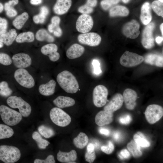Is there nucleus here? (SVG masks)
Segmentation results:
<instances>
[{"instance_id":"1","label":"nucleus","mask_w":163,"mask_h":163,"mask_svg":"<svg viewBox=\"0 0 163 163\" xmlns=\"http://www.w3.org/2000/svg\"><path fill=\"white\" fill-rule=\"evenodd\" d=\"M57 81L61 87L68 93H76L79 90L78 82L75 76L70 72L64 70L59 73Z\"/></svg>"},{"instance_id":"2","label":"nucleus","mask_w":163,"mask_h":163,"mask_svg":"<svg viewBox=\"0 0 163 163\" xmlns=\"http://www.w3.org/2000/svg\"><path fill=\"white\" fill-rule=\"evenodd\" d=\"M0 114L3 122L10 126L16 125L22 118V116L19 112L4 105L0 106Z\"/></svg>"},{"instance_id":"3","label":"nucleus","mask_w":163,"mask_h":163,"mask_svg":"<svg viewBox=\"0 0 163 163\" xmlns=\"http://www.w3.org/2000/svg\"><path fill=\"white\" fill-rule=\"evenodd\" d=\"M19 149L13 146L0 145V160L5 163H14L20 158Z\"/></svg>"},{"instance_id":"4","label":"nucleus","mask_w":163,"mask_h":163,"mask_svg":"<svg viewBox=\"0 0 163 163\" xmlns=\"http://www.w3.org/2000/svg\"><path fill=\"white\" fill-rule=\"evenodd\" d=\"M6 101L11 107L18 108L22 116L27 117L30 114L32 110L30 105L21 97L11 96L8 98Z\"/></svg>"},{"instance_id":"5","label":"nucleus","mask_w":163,"mask_h":163,"mask_svg":"<svg viewBox=\"0 0 163 163\" xmlns=\"http://www.w3.org/2000/svg\"><path fill=\"white\" fill-rule=\"evenodd\" d=\"M50 116L52 121L56 125L65 127L70 123L71 119L70 116L61 108L54 107L51 109Z\"/></svg>"},{"instance_id":"6","label":"nucleus","mask_w":163,"mask_h":163,"mask_svg":"<svg viewBox=\"0 0 163 163\" xmlns=\"http://www.w3.org/2000/svg\"><path fill=\"white\" fill-rule=\"evenodd\" d=\"M143 61L144 57L142 56L127 51L120 57V62L124 67H131L140 65Z\"/></svg>"},{"instance_id":"7","label":"nucleus","mask_w":163,"mask_h":163,"mask_svg":"<svg viewBox=\"0 0 163 163\" xmlns=\"http://www.w3.org/2000/svg\"><path fill=\"white\" fill-rule=\"evenodd\" d=\"M14 76L16 81L23 87L31 88L34 86L35 81L33 77L24 68L16 70Z\"/></svg>"},{"instance_id":"8","label":"nucleus","mask_w":163,"mask_h":163,"mask_svg":"<svg viewBox=\"0 0 163 163\" xmlns=\"http://www.w3.org/2000/svg\"><path fill=\"white\" fill-rule=\"evenodd\" d=\"M108 92L104 86L99 85L94 88L93 93V101L94 104L98 107L104 106L107 101Z\"/></svg>"},{"instance_id":"9","label":"nucleus","mask_w":163,"mask_h":163,"mask_svg":"<svg viewBox=\"0 0 163 163\" xmlns=\"http://www.w3.org/2000/svg\"><path fill=\"white\" fill-rule=\"evenodd\" d=\"M145 115L148 122L151 124L159 120L163 115V109L161 106L155 104L150 105L147 107Z\"/></svg>"},{"instance_id":"10","label":"nucleus","mask_w":163,"mask_h":163,"mask_svg":"<svg viewBox=\"0 0 163 163\" xmlns=\"http://www.w3.org/2000/svg\"><path fill=\"white\" fill-rule=\"evenodd\" d=\"M94 22L92 17L88 14H82L77 20V30L82 34L88 32L92 28Z\"/></svg>"},{"instance_id":"11","label":"nucleus","mask_w":163,"mask_h":163,"mask_svg":"<svg viewBox=\"0 0 163 163\" xmlns=\"http://www.w3.org/2000/svg\"><path fill=\"white\" fill-rule=\"evenodd\" d=\"M155 27L154 23L151 22L147 24L143 30L141 42L146 49H151L155 45L153 32Z\"/></svg>"},{"instance_id":"12","label":"nucleus","mask_w":163,"mask_h":163,"mask_svg":"<svg viewBox=\"0 0 163 163\" xmlns=\"http://www.w3.org/2000/svg\"><path fill=\"white\" fill-rule=\"evenodd\" d=\"M78 41L81 44L90 46L98 45L101 42V37L95 32H87L80 34L78 37Z\"/></svg>"},{"instance_id":"13","label":"nucleus","mask_w":163,"mask_h":163,"mask_svg":"<svg viewBox=\"0 0 163 163\" xmlns=\"http://www.w3.org/2000/svg\"><path fill=\"white\" fill-rule=\"evenodd\" d=\"M140 25L135 20L126 23L123 28V34L126 37L131 39L137 38L140 34Z\"/></svg>"},{"instance_id":"14","label":"nucleus","mask_w":163,"mask_h":163,"mask_svg":"<svg viewBox=\"0 0 163 163\" xmlns=\"http://www.w3.org/2000/svg\"><path fill=\"white\" fill-rule=\"evenodd\" d=\"M14 66L18 69L24 68L30 66L31 59L30 56L24 53H19L14 55L12 58Z\"/></svg>"},{"instance_id":"15","label":"nucleus","mask_w":163,"mask_h":163,"mask_svg":"<svg viewBox=\"0 0 163 163\" xmlns=\"http://www.w3.org/2000/svg\"><path fill=\"white\" fill-rule=\"evenodd\" d=\"M123 96L126 108L129 110L133 109L136 105V92L131 89L126 88L124 91Z\"/></svg>"},{"instance_id":"16","label":"nucleus","mask_w":163,"mask_h":163,"mask_svg":"<svg viewBox=\"0 0 163 163\" xmlns=\"http://www.w3.org/2000/svg\"><path fill=\"white\" fill-rule=\"evenodd\" d=\"M123 101V95L120 93H117L113 96L108 103L104 106V110L113 113L122 107Z\"/></svg>"},{"instance_id":"17","label":"nucleus","mask_w":163,"mask_h":163,"mask_svg":"<svg viewBox=\"0 0 163 163\" xmlns=\"http://www.w3.org/2000/svg\"><path fill=\"white\" fill-rule=\"evenodd\" d=\"M58 49V46L56 44L50 43L43 46L41 48V51L43 55L48 56L50 60L55 62L60 57V54L57 52Z\"/></svg>"},{"instance_id":"18","label":"nucleus","mask_w":163,"mask_h":163,"mask_svg":"<svg viewBox=\"0 0 163 163\" xmlns=\"http://www.w3.org/2000/svg\"><path fill=\"white\" fill-rule=\"evenodd\" d=\"M113 113L104 110L100 111L95 116V121L96 123L99 126L107 125L113 120Z\"/></svg>"},{"instance_id":"19","label":"nucleus","mask_w":163,"mask_h":163,"mask_svg":"<svg viewBox=\"0 0 163 163\" xmlns=\"http://www.w3.org/2000/svg\"><path fill=\"white\" fill-rule=\"evenodd\" d=\"M72 4V0H57L53 7V11L58 15L64 14L68 11Z\"/></svg>"},{"instance_id":"20","label":"nucleus","mask_w":163,"mask_h":163,"mask_svg":"<svg viewBox=\"0 0 163 163\" xmlns=\"http://www.w3.org/2000/svg\"><path fill=\"white\" fill-rule=\"evenodd\" d=\"M152 18L151 5L149 2H146L143 4L141 7L140 20L143 24L147 25L150 23Z\"/></svg>"},{"instance_id":"21","label":"nucleus","mask_w":163,"mask_h":163,"mask_svg":"<svg viewBox=\"0 0 163 163\" xmlns=\"http://www.w3.org/2000/svg\"><path fill=\"white\" fill-rule=\"evenodd\" d=\"M77 158V153L74 150L68 152H62L59 150L57 155L58 160L62 163H75L74 161Z\"/></svg>"},{"instance_id":"22","label":"nucleus","mask_w":163,"mask_h":163,"mask_svg":"<svg viewBox=\"0 0 163 163\" xmlns=\"http://www.w3.org/2000/svg\"><path fill=\"white\" fill-rule=\"evenodd\" d=\"M85 48L82 46L74 43L67 50L66 56L69 59H73L81 56L84 53Z\"/></svg>"},{"instance_id":"23","label":"nucleus","mask_w":163,"mask_h":163,"mask_svg":"<svg viewBox=\"0 0 163 163\" xmlns=\"http://www.w3.org/2000/svg\"><path fill=\"white\" fill-rule=\"evenodd\" d=\"M145 63L158 67L163 66V57L161 55L150 53L146 55L144 57V61Z\"/></svg>"},{"instance_id":"24","label":"nucleus","mask_w":163,"mask_h":163,"mask_svg":"<svg viewBox=\"0 0 163 163\" xmlns=\"http://www.w3.org/2000/svg\"><path fill=\"white\" fill-rule=\"evenodd\" d=\"M61 20L58 16H54L51 19V23L48 26V29L49 32L53 33L55 36L61 37L62 34V30L59 26Z\"/></svg>"},{"instance_id":"25","label":"nucleus","mask_w":163,"mask_h":163,"mask_svg":"<svg viewBox=\"0 0 163 163\" xmlns=\"http://www.w3.org/2000/svg\"><path fill=\"white\" fill-rule=\"evenodd\" d=\"M53 102L56 106L60 108L72 106L75 103V100L72 98L63 96H58Z\"/></svg>"},{"instance_id":"26","label":"nucleus","mask_w":163,"mask_h":163,"mask_svg":"<svg viewBox=\"0 0 163 163\" xmlns=\"http://www.w3.org/2000/svg\"><path fill=\"white\" fill-rule=\"evenodd\" d=\"M56 82L53 79L46 84L40 85L39 88V91L42 95L49 96L53 95L55 92Z\"/></svg>"},{"instance_id":"27","label":"nucleus","mask_w":163,"mask_h":163,"mask_svg":"<svg viewBox=\"0 0 163 163\" xmlns=\"http://www.w3.org/2000/svg\"><path fill=\"white\" fill-rule=\"evenodd\" d=\"M17 36L16 30L14 29L10 30L8 32L0 36V40L7 46L12 44Z\"/></svg>"},{"instance_id":"28","label":"nucleus","mask_w":163,"mask_h":163,"mask_svg":"<svg viewBox=\"0 0 163 163\" xmlns=\"http://www.w3.org/2000/svg\"><path fill=\"white\" fill-rule=\"evenodd\" d=\"M109 12V15L111 17L117 16L125 17L129 14V11L127 8L125 6L118 5L111 8Z\"/></svg>"},{"instance_id":"29","label":"nucleus","mask_w":163,"mask_h":163,"mask_svg":"<svg viewBox=\"0 0 163 163\" xmlns=\"http://www.w3.org/2000/svg\"><path fill=\"white\" fill-rule=\"evenodd\" d=\"M88 141L87 136L85 133L81 132L73 139V142L76 148L82 149L87 145Z\"/></svg>"},{"instance_id":"30","label":"nucleus","mask_w":163,"mask_h":163,"mask_svg":"<svg viewBox=\"0 0 163 163\" xmlns=\"http://www.w3.org/2000/svg\"><path fill=\"white\" fill-rule=\"evenodd\" d=\"M35 37L36 39L39 41H46L48 42H53L54 41V38L46 30L44 29L39 30L37 32Z\"/></svg>"},{"instance_id":"31","label":"nucleus","mask_w":163,"mask_h":163,"mask_svg":"<svg viewBox=\"0 0 163 163\" xmlns=\"http://www.w3.org/2000/svg\"><path fill=\"white\" fill-rule=\"evenodd\" d=\"M34 39V35L33 32L27 31L21 33L17 36L15 40L18 43H30Z\"/></svg>"},{"instance_id":"32","label":"nucleus","mask_w":163,"mask_h":163,"mask_svg":"<svg viewBox=\"0 0 163 163\" xmlns=\"http://www.w3.org/2000/svg\"><path fill=\"white\" fill-rule=\"evenodd\" d=\"M49 13V10L47 7L45 6H42L40 8V13L33 17L34 21L36 24L44 23Z\"/></svg>"},{"instance_id":"33","label":"nucleus","mask_w":163,"mask_h":163,"mask_svg":"<svg viewBox=\"0 0 163 163\" xmlns=\"http://www.w3.org/2000/svg\"><path fill=\"white\" fill-rule=\"evenodd\" d=\"M29 15L27 12L23 13L15 18L12 22V24L16 29H20L23 27Z\"/></svg>"},{"instance_id":"34","label":"nucleus","mask_w":163,"mask_h":163,"mask_svg":"<svg viewBox=\"0 0 163 163\" xmlns=\"http://www.w3.org/2000/svg\"><path fill=\"white\" fill-rule=\"evenodd\" d=\"M133 139L135 142L140 146L147 147L150 145L149 142L141 132H138L135 134L133 136Z\"/></svg>"},{"instance_id":"35","label":"nucleus","mask_w":163,"mask_h":163,"mask_svg":"<svg viewBox=\"0 0 163 163\" xmlns=\"http://www.w3.org/2000/svg\"><path fill=\"white\" fill-rule=\"evenodd\" d=\"M127 147L135 158L139 157L142 155V153L140 150V146L134 140H132L128 143Z\"/></svg>"},{"instance_id":"36","label":"nucleus","mask_w":163,"mask_h":163,"mask_svg":"<svg viewBox=\"0 0 163 163\" xmlns=\"http://www.w3.org/2000/svg\"><path fill=\"white\" fill-rule=\"evenodd\" d=\"M32 138L36 142L38 148L40 149H45L50 142L43 139L39 133L37 131L34 132L32 135Z\"/></svg>"},{"instance_id":"37","label":"nucleus","mask_w":163,"mask_h":163,"mask_svg":"<svg viewBox=\"0 0 163 163\" xmlns=\"http://www.w3.org/2000/svg\"><path fill=\"white\" fill-rule=\"evenodd\" d=\"M14 133L13 130L8 125L0 124V139L10 138Z\"/></svg>"},{"instance_id":"38","label":"nucleus","mask_w":163,"mask_h":163,"mask_svg":"<svg viewBox=\"0 0 163 163\" xmlns=\"http://www.w3.org/2000/svg\"><path fill=\"white\" fill-rule=\"evenodd\" d=\"M38 130L40 134L46 138H50L55 134L52 129L44 125L40 126L38 127Z\"/></svg>"},{"instance_id":"39","label":"nucleus","mask_w":163,"mask_h":163,"mask_svg":"<svg viewBox=\"0 0 163 163\" xmlns=\"http://www.w3.org/2000/svg\"><path fill=\"white\" fill-rule=\"evenodd\" d=\"M12 91L8 87V83L5 81L0 82V95L3 97H7L11 95Z\"/></svg>"},{"instance_id":"40","label":"nucleus","mask_w":163,"mask_h":163,"mask_svg":"<svg viewBox=\"0 0 163 163\" xmlns=\"http://www.w3.org/2000/svg\"><path fill=\"white\" fill-rule=\"evenodd\" d=\"M151 7L154 11L158 16L163 17V3L158 1L152 2Z\"/></svg>"},{"instance_id":"41","label":"nucleus","mask_w":163,"mask_h":163,"mask_svg":"<svg viewBox=\"0 0 163 163\" xmlns=\"http://www.w3.org/2000/svg\"><path fill=\"white\" fill-rule=\"evenodd\" d=\"M120 0H102L100 4L102 8L104 10H107L113 5L117 4Z\"/></svg>"},{"instance_id":"42","label":"nucleus","mask_w":163,"mask_h":163,"mask_svg":"<svg viewBox=\"0 0 163 163\" xmlns=\"http://www.w3.org/2000/svg\"><path fill=\"white\" fill-rule=\"evenodd\" d=\"M4 8L7 15L9 17H14L17 14V12L16 10L13 6H11L8 2L5 3Z\"/></svg>"},{"instance_id":"43","label":"nucleus","mask_w":163,"mask_h":163,"mask_svg":"<svg viewBox=\"0 0 163 163\" xmlns=\"http://www.w3.org/2000/svg\"><path fill=\"white\" fill-rule=\"evenodd\" d=\"M12 62L10 56L5 53H0V63L5 66H8Z\"/></svg>"},{"instance_id":"44","label":"nucleus","mask_w":163,"mask_h":163,"mask_svg":"<svg viewBox=\"0 0 163 163\" xmlns=\"http://www.w3.org/2000/svg\"><path fill=\"white\" fill-rule=\"evenodd\" d=\"M94 11L93 8L87 5L86 4L79 7L78 11L84 14H88L92 13Z\"/></svg>"},{"instance_id":"45","label":"nucleus","mask_w":163,"mask_h":163,"mask_svg":"<svg viewBox=\"0 0 163 163\" xmlns=\"http://www.w3.org/2000/svg\"><path fill=\"white\" fill-rule=\"evenodd\" d=\"M114 148V145L112 142L109 141L107 145L101 146V149L102 152L106 154H110L113 151Z\"/></svg>"},{"instance_id":"46","label":"nucleus","mask_w":163,"mask_h":163,"mask_svg":"<svg viewBox=\"0 0 163 163\" xmlns=\"http://www.w3.org/2000/svg\"><path fill=\"white\" fill-rule=\"evenodd\" d=\"M8 23L7 20L0 17V36L6 33Z\"/></svg>"},{"instance_id":"47","label":"nucleus","mask_w":163,"mask_h":163,"mask_svg":"<svg viewBox=\"0 0 163 163\" xmlns=\"http://www.w3.org/2000/svg\"><path fill=\"white\" fill-rule=\"evenodd\" d=\"M94 68V73L96 75H98L102 72L99 61L97 59H94L92 63Z\"/></svg>"},{"instance_id":"48","label":"nucleus","mask_w":163,"mask_h":163,"mask_svg":"<svg viewBox=\"0 0 163 163\" xmlns=\"http://www.w3.org/2000/svg\"><path fill=\"white\" fill-rule=\"evenodd\" d=\"M34 163H55V161L53 155H49L44 160L36 159L34 160Z\"/></svg>"},{"instance_id":"49","label":"nucleus","mask_w":163,"mask_h":163,"mask_svg":"<svg viewBox=\"0 0 163 163\" xmlns=\"http://www.w3.org/2000/svg\"><path fill=\"white\" fill-rule=\"evenodd\" d=\"M85 158L86 161L90 163L93 162L96 158L94 151L92 152L87 151L85 155Z\"/></svg>"},{"instance_id":"50","label":"nucleus","mask_w":163,"mask_h":163,"mask_svg":"<svg viewBox=\"0 0 163 163\" xmlns=\"http://www.w3.org/2000/svg\"><path fill=\"white\" fill-rule=\"evenodd\" d=\"M132 118L131 116L128 114L123 116L119 118V122L121 124L127 125L131 122Z\"/></svg>"},{"instance_id":"51","label":"nucleus","mask_w":163,"mask_h":163,"mask_svg":"<svg viewBox=\"0 0 163 163\" xmlns=\"http://www.w3.org/2000/svg\"><path fill=\"white\" fill-rule=\"evenodd\" d=\"M130 154L126 149H124L121 150L120 154L118 155L119 158L122 159L128 158L130 157Z\"/></svg>"},{"instance_id":"52","label":"nucleus","mask_w":163,"mask_h":163,"mask_svg":"<svg viewBox=\"0 0 163 163\" xmlns=\"http://www.w3.org/2000/svg\"><path fill=\"white\" fill-rule=\"evenodd\" d=\"M85 4L93 8L97 5V0H87Z\"/></svg>"},{"instance_id":"53","label":"nucleus","mask_w":163,"mask_h":163,"mask_svg":"<svg viewBox=\"0 0 163 163\" xmlns=\"http://www.w3.org/2000/svg\"><path fill=\"white\" fill-rule=\"evenodd\" d=\"M99 132L101 134L105 136H108L110 133L108 129L104 128H100L99 129Z\"/></svg>"},{"instance_id":"54","label":"nucleus","mask_w":163,"mask_h":163,"mask_svg":"<svg viewBox=\"0 0 163 163\" xmlns=\"http://www.w3.org/2000/svg\"><path fill=\"white\" fill-rule=\"evenodd\" d=\"M113 136L116 141H118L121 137L120 133L119 131H116L113 133Z\"/></svg>"},{"instance_id":"55","label":"nucleus","mask_w":163,"mask_h":163,"mask_svg":"<svg viewBox=\"0 0 163 163\" xmlns=\"http://www.w3.org/2000/svg\"><path fill=\"white\" fill-rule=\"evenodd\" d=\"M94 145L92 143H89L87 147V151L88 152H92L94 151Z\"/></svg>"},{"instance_id":"56","label":"nucleus","mask_w":163,"mask_h":163,"mask_svg":"<svg viewBox=\"0 0 163 163\" xmlns=\"http://www.w3.org/2000/svg\"><path fill=\"white\" fill-rule=\"evenodd\" d=\"M18 2V0H10L8 2L9 4L13 7L17 5Z\"/></svg>"},{"instance_id":"57","label":"nucleus","mask_w":163,"mask_h":163,"mask_svg":"<svg viewBox=\"0 0 163 163\" xmlns=\"http://www.w3.org/2000/svg\"><path fill=\"white\" fill-rule=\"evenodd\" d=\"M42 2V0H30V3L33 5H38L40 4Z\"/></svg>"},{"instance_id":"58","label":"nucleus","mask_w":163,"mask_h":163,"mask_svg":"<svg viewBox=\"0 0 163 163\" xmlns=\"http://www.w3.org/2000/svg\"><path fill=\"white\" fill-rule=\"evenodd\" d=\"M155 41L157 43L159 44L163 41V37L158 36L156 38Z\"/></svg>"},{"instance_id":"59","label":"nucleus","mask_w":163,"mask_h":163,"mask_svg":"<svg viewBox=\"0 0 163 163\" xmlns=\"http://www.w3.org/2000/svg\"><path fill=\"white\" fill-rule=\"evenodd\" d=\"M4 7L3 4L0 2V13H1L3 11Z\"/></svg>"},{"instance_id":"60","label":"nucleus","mask_w":163,"mask_h":163,"mask_svg":"<svg viewBox=\"0 0 163 163\" xmlns=\"http://www.w3.org/2000/svg\"><path fill=\"white\" fill-rule=\"evenodd\" d=\"M160 29L161 31V34L163 36V23H162L160 26Z\"/></svg>"},{"instance_id":"61","label":"nucleus","mask_w":163,"mask_h":163,"mask_svg":"<svg viewBox=\"0 0 163 163\" xmlns=\"http://www.w3.org/2000/svg\"><path fill=\"white\" fill-rule=\"evenodd\" d=\"M122 2L125 3H127L129 2L130 0H122Z\"/></svg>"},{"instance_id":"62","label":"nucleus","mask_w":163,"mask_h":163,"mask_svg":"<svg viewBox=\"0 0 163 163\" xmlns=\"http://www.w3.org/2000/svg\"><path fill=\"white\" fill-rule=\"evenodd\" d=\"M3 46V43L0 40V48H2Z\"/></svg>"},{"instance_id":"63","label":"nucleus","mask_w":163,"mask_h":163,"mask_svg":"<svg viewBox=\"0 0 163 163\" xmlns=\"http://www.w3.org/2000/svg\"><path fill=\"white\" fill-rule=\"evenodd\" d=\"M158 0V1L160 2H161L162 3L163 2V0Z\"/></svg>"}]
</instances>
